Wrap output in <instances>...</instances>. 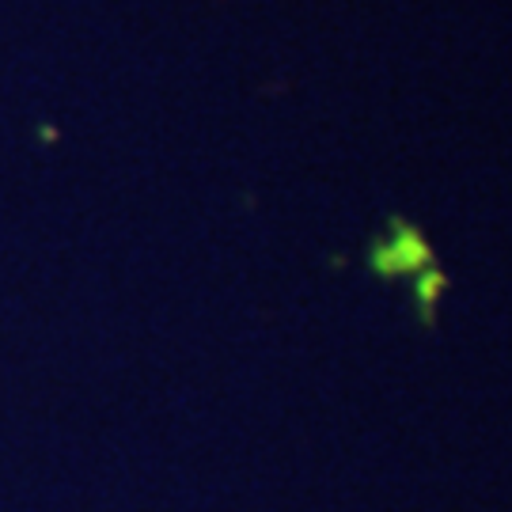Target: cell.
<instances>
[{
  "instance_id": "obj_2",
  "label": "cell",
  "mask_w": 512,
  "mask_h": 512,
  "mask_svg": "<svg viewBox=\"0 0 512 512\" xmlns=\"http://www.w3.org/2000/svg\"><path fill=\"white\" fill-rule=\"evenodd\" d=\"M418 281H414V300H418V315L425 327H437V304L440 296H444V289H448V277H444V270H437V266H429V270H421V274H414Z\"/></svg>"
},
{
  "instance_id": "obj_1",
  "label": "cell",
  "mask_w": 512,
  "mask_h": 512,
  "mask_svg": "<svg viewBox=\"0 0 512 512\" xmlns=\"http://www.w3.org/2000/svg\"><path fill=\"white\" fill-rule=\"evenodd\" d=\"M429 266H437L433 243L425 239L421 228H414V224L403 217H391L387 236L372 239V247H368V270L380 277V281L421 274V270H429Z\"/></svg>"
}]
</instances>
